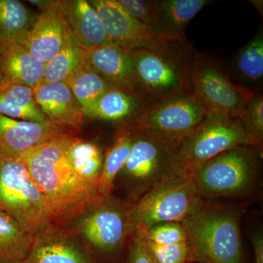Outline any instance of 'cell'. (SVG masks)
Returning a JSON list of instances; mask_svg holds the SVG:
<instances>
[{
	"label": "cell",
	"mask_w": 263,
	"mask_h": 263,
	"mask_svg": "<svg viewBox=\"0 0 263 263\" xmlns=\"http://www.w3.org/2000/svg\"><path fill=\"white\" fill-rule=\"evenodd\" d=\"M72 136L76 135L53 138L19 156L43 194L55 226H68L103 199L98 189L81 179L71 167L67 148Z\"/></svg>",
	"instance_id": "cell-1"
},
{
	"label": "cell",
	"mask_w": 263,
	"mask_h": 263,
	"mask_svg": "<svg viewBox=\"0 0 263 263\" xmlns=\"http://www.w3.org/2000/svg\"><path fill=\"white\" fill-rule=\"evenodd\" d=\"M197 53L186 38L133 50V89L149 106L175 95L192 93L191 72Z\"/></svg>",
	"instance_id": "cell-2"
},
{
	"label": "cell",
	"mask_w": 263,
	"mask_h": 263,
	"mask_svg": "<svg viewBox=\"0 0 263 263\" xmlns=\"http://www.w3.org/2000/svg\"><path fill=\"white\" fill-rule=\"evenodd\" d=\"M133 129L130 153L116 179L114 190H120L124 196L123 200L129 204L173 176L187 171L179 157L181 141Z\"/></svg>",
	"instance_id": "cell-3"
},
{
	"label": "cell",
	"mask_w": 263,
	"mask_h": 263,
	"mask_svg": "<svg viewBox=\"0 0 263 263\" xmlns=\"http://www.w3.org/2000/svg\"><path fill=\"white\" fill-rule=\"evenodd\" d=\"M242 214L243 207L206 200L183 221L187 236L188 263H242Z\"/></svg>",
	"instance_id": "cell-4"
},
{
	"label": "cell",
	"mask_w": 263,
	"mask_h": 263,
	"mask_svg": "<svg viewBox=\"0 0 263 263\" xmlns=\"http://www.w3.org/2000/svg\"><path fill=\"white\" fill-rule=\"evenodd\" d=\"M262 150L252 146L230 148L189 172L202 199L245 197L253 193Z\"/></svg>",
	"instance_id": "cell-5"
},
{
	"label": "cell",
	"mask_w": 263,
	"mask_h": 263,
	"mask_svg": "<svg viewBox=\"0 0 263 263\" xmlns=\"http://www.w3.org/2000/svg\"><path fill=\"white\" fill-rule=\"evenodd\" d=\"M130 205L111 195L90 205L67 227L89 248L97 262L114 259L129 238Z\"/></svg>",
	"instance_id": "cell-6"
},
{
	"label": "cell",
	"mask_w": 263,
	"mask_h": 263,
	"mask_svg": "<svg viewBox=\"0 0 263 263\" xmlns=\"http://www.w3.org/2000/svg\"><path fill=\"white\" fill-rule=\"evenodd\" d=\"M206 200L197 193L188 171L173 176L131 204L129 236L163 222L181 223Z\"/></svg>",
	"instance_id": "cell-7"
},
{
	"label": "cell",
	"mask_w": 263,
	"mask_h": 263,
	"mask_svg": "<svg viewBox=\"0 0 263 263\" xmlns=\"http://www.w3.org/2000/svg\"><path fill=\"white\" fill-rule=\"evenodd\" d=\"M0 211L34 235L52 224L43 194L19 157L0 153Z\"/></svg>",
	"instance_id": "cell-8"
},
{
	"label": "cell",
	"mask_w": 263,
	"mask_h": 263,
	"mask_svg": "<svg viewBox=\"0 0 263 263\" xmlns=\"http://www.w3.org/2000/svg\"><path fill=\"white\" fill-rule=\"evenodd\" d=\"M192 94L209 115L242 120L254 92L233 83L219 62L197 52L191 72Z\"/></svg>",
	"instance_id": "cell-9"
},
{
	"label": "cell",
	"mask_w": 263,
	"mask_h": 263,
	"mask_svg": "<svg viewBox=\"0 0 263 263\" xmlns=\"http://www.w3.org/2000/svg\"><path fill=\"white\" fill-rule=\"evenodd\" d=\"M248 145L240 119L209 115L181 141L179 157L183 167L190 172L227 150Z\"/></svg>",
	"instance_id": "cell-10"
},
{
	"label": "cell",
	"mask_w": 263,
	"mask_h": 263,
	"mask_svg": "<svg viewBox=\"0 0 263 263\" xmlns=\"http://www.w3.org/2000/svg\"><path fill=\"white\" fill-rule=\"evenodd\" d=\"M208 117L206 110L192 93H183L152 104L129 124L135 129L182 141Z\"/></svg>",
	"instance_id": "cell-11"
},
{
	"label": "cell",
	"mask_w": 263,
	"mask_h": 263,
	"mask_svg": "<svg viewBox=\"0 0 263 263\" xmlns=\"http://www.w3.org/2000/svg\"><path fill=\"white\" fill-rule=\"evenodd\" d=\"M20 263H98L81 238L67 226L50 224L34 235Z\"/></svg>",
	"instance_id": "cell-12"
},
{
	"label": "cell",
	"mask_w": 263,
	"mask_h": 263,
	"mask_svg": "<svg viewBox=\"0 0 263 263\" xmlns=\"http://www.w3.org/2000/svg\"><path fill=\"white\" fill-rule=\"evenodd\" d=\"M89 3L98 11L107 35L114 45L133 51L151 47L163 41L128 14L117 0H90Z\"/></svg>",
	"instance_id": "cell-13"
},
{
	"label": "cell",
	"mask_w": 263,
	"mask_h": 263,
	"mask_svg": "<svg viewBox=\"0 0 263 263\" xmlns=\"http://www.w3.org/2000/svg\"><path fill=\"white\" fill-rule=\"evenodd\" d=\"M78 133L71 128L52 122L18 120L0 114V153L19 157L33 146L58 137Z\"/></svg>",
	"instance_id": "cell-14"
},
{
	"label": "cell",
	"mask_w": 263,
	"mask_h": 263,
	"mask_svg": "<svg viewBox=\"0 0 263 263\" xmlns=\"http://www.w3.org/2000/svg\"><path fill=\"white\" fill-rule=\"evenodd\" d=\"M70 34L57 10V0L42 10L29 27L22 45L38 61L46 64L59 53Z\"/></svg>",
	"instance_id": "cell-15"
},
{
	"label": "cell",
	"mask_w": 263,
	"mask_h": 263,
	"mask_svg": "<svg viewBox=\"0 0 263 263\" xmlns=\"http://www.w3.org/2000/svg\"><path fill=\"white\" fill-rule=\"evenodd\" d=\"M57 10L70 35L86 51L114 45L107 35L98 11L86 0H57Z\"/></svg>",
	"instance_id": "cell-16"
},
{
	"label": "cell",
	"mask_w": 263,
	"mask_h": 263,
	"mask_svg": "<svg viewBox=\"0 0 263 263\" xmlns=\"http://www.w3.org/2000/svg\"><path fill=\"white\" fill-rule=\"evenodd\" d=\"M33 97L49 122L81 132L84 111L65 82H42L33 89Z\"/></svg>",
	"instance_id": "cell-17"
},
{
	"label": "cell",
	"mask_w": 263,
	"mask_h": 263,
	"mask_svg": "<svg viewBox=\"0 0 263 263\" xmlns=\"http://www.w3.org/2000/svg\"><path fill=\"white\" fill-rule=\"evenodd\" d=\"M212 3L209 0H155L151 30L163 41H183L186 39L188 24Z\"/></svg>",
	"instance_id": "cell-18"
},
{
	"label": "cell",
	"mask_w": 263,
	"mask_h": 263,
	"mask_svg": "<svg viewBox=\"0 0 263 263\" xmlns=\"http://www.w3.org/2000/svg\"><path fill=\"white\" fill-rule=\"evenodd\" d=\"M148 106V102L131 88L114 86L97 100L85 118L129 124Z\"/></svg>",
	"instance_id": "cell-19"
},
{
	"label": "cell",
	"mask_w": 263,
	"mask_h": 263,
	"mask_svg": "<svg viewBox=\"0 0 263 263\" xmlns=\"http://www.w3.org/2000/svg\"><path fill=\"white\" fill-rule=\"evenodd\" d=\"M85 57L88 65L105 81L114 86L133 89L132 51L109 45L86 51Z\"/></svg>",
	"instance_id": "cell-20"
},
{
	"label": "cell",
	"mask_w": 263,
	"mask_h": 263,
	"mask_svg": "<svg viewBox=\"0 0 263 263\" xmlns=\"http://www.w3.org/2000/svg\"><path fill=\"white\" fill-rule=\"evenodd\" d=\"M233 83L251 92H260L263 85V31L240 48L228 72Z\"/></svg>",
	"instance_id": "cell-21"
},
{
	"label": "cell",
	"mask_w": 263,
	"mask_h": 263,
	"mask_svg": "<svg viewBox=\"0 0 263 263\" xmlns=\"http://www.w3.org/2000/svg\"><path fill=\"white\" fill-rule=\"evenodd\" d=\"M0 57L4 79L32 90L42 83L45 64L34 58L23 45L10 46Z\"/></svg>",
	"instance_id": "cell-22"
},
{
	"label": "cell",
	"mask_w": 263,
	"mask_h": 263,
	"mask_svg": "<svg viewBox=\"0 0 263 263\" xmlns=\"http://www.w3.org/2000/svg\"><path fill=\"white\" fill-rule=\"evenodd\" d=\"M0 114L18 120L51 122L38 107L31 88L4 78L0 81Z\"/></svg>",
	"instance_id": "cell-23"
},
{
	"label": "cell",
	"mask_w": 263,
	"mask_h": 263,
	"mask_svg": "<svg viewBox=\"0 0 263 263\" xmlns=\"http://www.w3.org/2000/svg\"><path fill=\"white\" fill-rule=\"evenodd\" d=\"M133 136L134 129L130 124H122L113 145L104 153L103 170L98 183V193L102 198L113 195L116 179L130 153Z\"/></svg>",
	"instance_id": "cell-24"
},
{
	"label": "cell",
	"mask_w": 263,
	"mask_h": 263,
	"mask_svg": "<svg viewBox=\"0 0 263 263\" xmlns=\"http://www.w3.org/2000/svg\"><path fill=\"white\" fill-rule=\"evenodd\" d=\"M37 15L18 0H0V56L10 46L22 45Z\"/></svg>",
	"instance_id": "cell-25"
},
{
	"label": "cell",
	"mask_w": 263,
	"mask_h": 263,
	"mask_svg": "<svg viewBox=\"0 0 263 263\" xmlns=\"http://www.w3.org/2000/svg\"><path fill=\"white\" fill-rule=\"evenodd\" d=\"M67 159L71 167L81 179L98 189L104 162V152L96 142L70 137Z\"/></svg>",
	"instance_id": "cell-26"
},
{
	"label": "cell",
	"mask_w": 263,
	"mask_h": 263,
	"mask_svg": "<svg viewBox=\"0 0 263 263\" xmlns=\"http://www.w3.org/2000/svg\"><path fill=\"white\" fill-rule=\"evenodd\" d=\"M34 235L16 219L0 211V263H20L27 256Z\"/></svg>",
	"instance_id": "cell-27"
},
{
	"label": "cell",
	"mask_w": 263,
	"mask_h": 263,
	"mask_svg": "<svg viewBox=\"0 0 263 263\" xmlns=\"http://www.w3.org/2000/svg\"><path fill=\"white\" fill-rule=\"evenodd\" d=\"M65 83L80 104L84 116L97 100L114 86L99 76L86 62Z\"/></svg>",
	"instance_id": "cell-28"
},
{
	"label": "cell",
	"mask_w": 263,
	"mask_h": 263,
	"mask_svg": "<svg viewBox=\"0 0 263 263\" xmlns=\"http://www.w3.org/2000/svg\"><path fill=\"white\" fill-rule=\"evenodd\" d=\"M86 50L70 36L61 51L45 64L42 82H66L86 62Z\"/></svg>",
	"instance_id": "cell-29"
},
{
	"label": "cell",
	"mask_w": 263,
	"mask_h": 263,
	"mask_svg": "<svg viewBox=\"0 0 263 263\" xmlns=\"http://www.w3.org/2000/svg\"><path fill=\"white\" fill-rule=\"evenodd\" d=\"M249 145L262 151L263 95L254 93L249 100L245 117L241 120Z\"/></svg>",
	"instance_id": "cell-30"
},
{
	"label": "cell",
	"mask_w": 263,
	"mask_h": 263,
	"mask_svg": "<svg viewBox=\"0 0 263 263\" xmlns=\"http://www.w3.org/2000/svg\"><path fill=\"white\" fill-rule=\"evenodd\" d=\"M133 232H137L145 240L155 245H176L187 242L186 231L179 222L160 223L146 230H136Z\"/></svg>",
	"instance_id": "cell-31"
},
{
	"label": "cell",
	"mask_w": 263,
	"mask_h": 263,
	"mask_svg": "<svg viewBox=\"0 0 263 263\" xmlns=\"http://www.w3.org/2000/svg\"><path fill=\"white\" fill-rule=\"evenodd\" d=\"M143 240L156 263H188L187 242L176 245H158L148 241L144 238Z\"/></svg>",
	"instance_id": "cell-32"
},
{
	"label": "cell",
	"mask_w": 263,
	"mask_h": 263,
	"mask_svg": "<svg viewBox=\"0 0 263 263\" xmlns=\"http://www.w3.org/2000/svg\"><path fill=\"white\" fill-rule=\"evenodd\" d=\"M123 9L138 22L152 28L155 0H117Z\"/></svg>",
	"instance_id": "cell-33"
},
{
	"label": "cell",
	"mask_w": 263,
	"mask_h": 263,
	"mask_svg": "<svg viewBox=\"0 0 263 263\" xmlns=\"http://www.w3.org/2000/svg\"><path fill=\"white\" fill-rule=\"evenodd\" d=\"M129 238L126 263H156L141 235L137 232H133Z\"/></svg>",
	"instance_id": "cell-34"
},
{
	"label": "cell",
	"mask_w": 263,
	"mask_h": 263,
	"mask_svg": "<svg viewBox=\"0 0 263 263\" xmlns=\"http://www.w3.org/2000/svg\"><path fill=\"white\" fill-rule=\"evenodd\" d=\"M253 246L254 261L255 263H263V236L261 232H257L252 235Z\"/></svg>",
	"instance_id": "cell-35"
},
{
	"label": "cell",
	"mask_w": 263,
	"mask_h": 263,
	"mask_svg": "<svg viewBox=\"0 0 263 263\" xmlns=\"http://www.w3.org/2000/svg\"><path fill=\"white\" fill-rule=\"evenodd\" d=\"M251 3H254L252 4L259 10V12H260V9L262 11V6H260V5H262V1H252Z\"/></svg>",
	"instance_id": "cell-36"
},
{
	"label": "cell",
	"mask_w": 263,
	"mask_h": 263,
	"mask_svg": "<svg viewBox=\"0 0 263 263\" xmlns=\"http://www.w3.org/2000/svg\"><path fill=\"white\" fill-rule=\"evenodd\" d=\"M3 79V70H2L1 57H0V81Z\"/></svg>",
	"instance_id": "cell-37"
}]
</instances>
